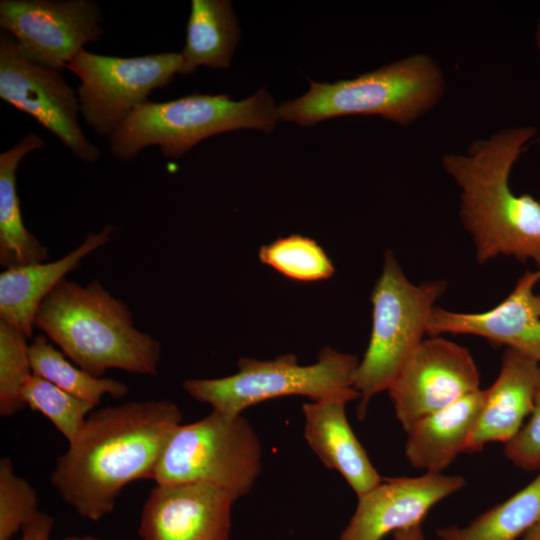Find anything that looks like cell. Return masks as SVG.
Listing matches in <instances>:
<instances>
[{
    "instance_id": "cell-1",
    "label": "cell",
    "mask_w": 540,
    "mask_h": 540,
    "mask_svg": "<svg viewBox=\"0 0 540 540\" xmlns=\"http://www.w3.org/2000/svg\"><path fill=\"white\" fill-rule=\"evenodd\" d=\"M179 406L167 399L127 401L93 410L58 457L51 484L82 518L109 515L129 483L153 479L175 430Z\"/></svg>"
},
{
    "instance_id": "cell-2",
    "label": "cell",
    "mask_w": 540,
    "mask_h": 540,
    "mask_svg": "<svg viewBox=\"0 0 540 540\" xmlns=\"http://www.w3.org/2000/svg\"><path fill=\"white\" fill-rule=\"evenodd\" d=\"M536 134L533 126L503 128L474 140L464 154L441 158L461 189V220L480 263L505 255L532 260L540 269V202L529 194H514L509 186L515 162Z\"/></svg>"
},
{
    "instance_id": "cell-3",
    "label": "cell",
    "mask_w": 540,
    "mask_h": 540,
    "mask_svg": "<svg viewBox=\"0 0 540 540\" xmlns=\"http://www.w3.org/2000/svg\"><path fill=\"white\" fill-rule=\"evenodd\" d=\"M34 328L95 377L109 369L158 372L160 342L138 330L128 305L98 281L82 285L63 278L40 304Z\"/></svg>"
},
{
    "instance_id": "cell-4",
    "label": "cell",
    "mask_w": 540,
    "mask_h": 540,
    "mask_svg": "<svg viewBox=\"0 0 540 540\" xmlns=\"http://www.w3.org/2000/svg\"><path fill=\"white\" fill-rule=\"evenodd\" d=\"M444 73L426 53L335 83L310 81L303 96L277 107L281 120L302 126L347 115H379L409 126L431 111L445 93Z\"/></svg>"
},
{
    "instance_id": "cell-5",
    "label": "cell",
    "mask_w": 540,
    "mask_h": 540,
    "mask_svg": "<svg viewBox=\"0 0 540 540\" xmlns=\"http://www.w3.org/2000/svg\"><path fill=\"white\" fill-rule=\"evenodd\" d=\"M278 119L274 99L265 89L240 101L226 94L198 93L166 102L147 101L108 137L109 151L114 158L129 161L144 148L157 145L163 156L179 158L216 134L242 128L272 132Z\"/></svg>"
},
{
    "instance_id": "cell-6",
    "label": "cell",
    "mask_w": 540,
    "mask_h": 540,
    "mask_svg": "<svg viewBox=\"0 0 540 540\" xmlns=\"http://www.w3.org/2000/svg\"><path fill=\"white\" fill-rule=\"evenodd\" d=\"M359 360L351 354L330 347L321 349L318 360L300 365L293 354L272 360L243 357L238 372L214 379H188L185 392L212 410L242 414L260 402L285 396H304L312 401L359 399L354 388V373Z\"/></svg>"
},
{
    "instance_id": "cell-7",
    "label": "cell",
    "mask_w": 540,
    "mask_h": 540,
    "mask_svg": "<svg viewBox=\"0 0 540 540\" xmlns=\"http://www.w3.org/2000/svg\"><path fill=\"white\" fill-rule=\"evenodd\" d=\"M445 288L443 281L411 283L392 251L385 253L382 273L371 294L369 343L354 373V388L360 396L358 418L366 416L372 397L387 391L422 343L435 302Z\"/></svg>"
},
{
    "instance_id": "cell-8",
    "label": "cell",
    "mask_w": 540,
    "mask_h": 540,
    "mask_svg": "<svg viewBox=\"0 0 540 540\" xmlns=\"http://www.w3.org/2000/svg\"><path fill=\"white\" fill-rule=\"evenodd\" d=\"M261 469V442L247 418L212 410L175 430L152 480L209 483L239 499L250 493Z\"/></svg>"
},
{
    "instance_id": "cell-9",
    "label": "cell",
    "mask_w": 540,
    "mask_h": 540,
    "mask_svg": "<svg viewBox=\"0 0 540 540\" xmlns=\"http://www.w3.org/2000/svg\"><path fill=\"white\" fill-rule=\"evenodd\" d=\"M81 80L77 89L80 114L96 134L110 137L157 88L181 74L180 53L164 52L117 57L80 51L68 64Z\"/></svg>"
},
{
    "instance_id": "cell-10",
    "label": "cell",
    "mask_w": 540,
    "mask_h": 540,
    "mask_svg": "<svg viewBox=\"0 0 540 540\" xmlns=\"http://www.w3.org/2000/svg\"><path fill=\"white\" fill-rule=\"evenodd\" d=\"M0 98L32 116L78 159L93 163L100 157L80 127L73 88L60 71L27 59L7 32L0 35Z\"/></svg>"
},
{
    "instance_id": "cell-11",
    "label": "cell",
    "mask_w": 540,
    "mask_h": 540,
    "mask_svg": "<svg viewBox=\"0 0 540 540\" xmlns=\"http://www.w3.org/2000/svg\"><path fill=\"white\" fill-rule=\"evenodd\" d=\"M100 6L91 0H1L0 26L23 55L62 71L104 34Z\"/></svg>"
},
{
    "instance_id": "cell-12",
    "label": "cell",
    "mask_w": 540,
    "mask_h": 540,
    "mask_svg": "<svg viewBox=\"0 0 540 540\" xmlns=\"http://www.w3.org/2000/svg\"><path fill=\"white\" fill-rule=\"evenodd\" d=\"M480 389L469 350L443 337L423 340L387 389L405 432L418 420Z\"/></svg>"
},
{
    "instance_id": "cell-13",
    "label": "cell",
    "mask_w": 540,
    "mask_h": 540,
    "mask_svg": "<svg viewBox=\"0 0 540 540\" xmlns=\"http://www.w3.org/2000/svg\"><path fill=\"white\" fill-rule=\"evenodd\" d=\"M234 498L204 482L156 484L140 514L141 540H230Z\"/></svg>"
},
{
    "instance_id": "cell-14",
    "label": "cell",
    "mask_w": 540,
    "mask_h": 540,
    "mask_svg": "<svg viewBox=\"0 0 540 540\" xmlns=\"http://www.w3.org/2000/svg\"><path fill=\"white\" fill-rule=\"evenodd\" d=\"M465 484L462 476L430 472L383 478L358 496L356 509L338 540H382L391 532L421 525L435 504Z\"/></svg>"
},
{
    "instance_id": "cell-15",
    "label": "cell",
    "mask_w": 540,
    "mask_h": 540,
    "mask_svg": "<svg viewBox=\"0 0 540 540\" xmlns=\"http://www.w3.org/2000/svg\"><path fill=\"white\" fill-rule=\"evenodd\" d=\"M540 269L527 271L511 294L494 308L480 313H462L435 308L427 334H470L496 345H505L540 364V293L533 292Z\"/></svg>"
},
{
    "instance_id": "cell-16",
    "label": "cell",
    "mask_w": 540,
    "mask_h": 540,
    "mask_svg": "<svg viewBox=\"0 0 540 540\" xmlns=\"http://www.w3.org/2000/svg\"><path fill=\"white\" fill-rule=\"evenodd\" d=\"M540 364L507 348L494 383L485 389L483 407L468 441L466 452L481 451L488 443H507L533 409Z\"/></svg>"
},
{
    "instance_id": "cell-17",
    "label": "cell",
    "mask_w": 540,
    "mask_h": 540,
    "mask_svg": "<svg viewBox=\"0 0 540 540\" xmlns=\"http://www.w3.org/2000/svg\"><path fill=\"white\" fill-rule=\"evenodd\" d=\"M346 404L338 399L304 403V438L321 462L337 471L358 497L383 478L355 436L347 420Z\"/></svg>"
},
{
    "instance_id": "cell-18",
    "label": "cell",
    "mask_w": 540,
    "mask_h": 540,
    "mask_svg": "<svg viewBox=\"0 0 540 540\" xmlns=\"http://www.w3.org/2000/svg\"><path fill=\"white\" fill-rule=\"evenodd\" d=\"M113 231L114 227L106 225L101 231L90 233L77 248L58 260L4 269L0 274V321L31 338L44 298L84 257L105 245Z\"/></svg>"
},
{
    "instance_id": "cell-19",
    "label": "cell",
    "mask_w": 540,
    "mask_h": 540,
    "mask_svg": "<svg viewBox=\"0 0 540 540\" xmlns=\"http://www.w3.org/2000/svg\"><path fill=\"white\" fill-rule=\"evenodd\" d=\"M484 398L485 390L479 389L414 423L406 431L405 456L409 464L441 473L460 453H465Z\"/></svg>"
},
{
    "instance_id": "cell-20",
    "label": "cell",
    "mask_w": 540,
    "mask_h": 540,
    "mask_svg": "<svg viewBox=\"0 0 540 540\" xmlns=\"http://www.w3.org/2000/svg\"><path fill=\"white\" fill-rule=\"evenodd\" d=\"M43 139L31 132L0 154V265L4 269L44 262L48 250L24 225L16 189L21 160L44 149Z\"/></svg>"
},
{
    "instance_id": "cell-21",
    "label": "cell",
    "mask_w": 540,
    "mask_h": 540,
    "mask_svg": "<svg viewBox=\"0 0 540 540\" xmlns=\"http://www.w3.org/2000/svg\"><path fill=\"white\" fill-rule=\"evenodd\" d=\"M240 30L228 0H192L186 40L180 53L182 75L200 65L214 69L230 66Z\"/></svg>"
},
{
    "instance_id": "cell-22",
    "label": "cell",
    "mask_w": 540,
    "mask_h": 540,
    "mask_svg": "<svg viewBox=\"0 0 540 540\" xmlns=\"http://www.w3.org/2000/svg\"><path fill=\"white\" fill-rule=\"evenodd\" d=\"M540 523V471L520 491L465 527L440 528V540H516Z\"/></svg>"
},
{
    "instance_id": "cell-23",
    "label": "cell",
    "mask_w": 540,
    "mask_h": 540,
    "mask_svg": "<svg viewBox=\"0 0 540 540\" xmlns=\"http://www.w3.org/2000/svg\"><path fill=\"white\" fill-rule=\"evenodd\" d=\"M29 356L33 374L95 406L105 395L121 399L128 393L129 388L125 383L112 378L95 377L77 365H72L44 334L36 335L29 344Z\"/></svg>"
},
{
    "instance_id": "cell-24",
    "label": "cell",
    "mask_w": 540,
    "mask_h": 540,
    "mask_svg": "<svg viewBox=\"0 0 540 540\" xmlns=\"http://www.w3.org/2000/svg\"><path fill=\"white\" fill-rule=\"evenodd\" d=\"M258 257L281 275L300 282L328 279L335 272L323 248L315 240L298 234L261 246Z\"/></svg>"
},
{
    "instance_id": "cell-25",
    "label": "cell",
    "mask_w": 540,
    "mask_h": 540,
    "mask_svg": "<svg viewBox=\"0 0 540 540\" xmlns=\"http://www.w3.org/2000/svg\"><path fill=\"white\" fill-rule=\"evenodd\" d=\"M21 397L26 406L48 418L68 443L78 435L96 407L35 374L23 385Z\"/></svg>"
},
{
    "instance_id": "cell-26",
    "label": "cell",
    "mask_w": 540,
    "mask_h": 540,
    "mask_svg": "<svg viewBox=\"0 0 540 540\" xmlns=\"http://www.w3.org/2000/svg\"><path fill=\"white\" fill-rule=\"evenodd\" d=\"M28 337L17 327L0 321V415L11 417L26 405L21 390L33 374Z\"/></svg>"
},
{
    "instance_id": "cell-27",
    "label": "cell",
    "mask_w": 540,
    "mask_h": 540,
    "mask_svg": "<svg viewBox=\"0 0 540 540\" xmlns=\"http://www.w3.org/2000/svg\"><path fill=\"white\" fill-rule=\"evenodd\" d=\"M38 510V497L32 485L15 473L10 458L0 460V540H12Z\"/></svg>"
},
{
    "instance_id": "cell-28",
    "label": "cell",
    "mask_w": 540,
    "mask_h": 540,
    "mask_svg": "<svg viewBox=\"0 0 540 540\" xmlns=\"http://www.w3.org/2000/svg\"><path fill=\"white\" fill-rule=\"evenodd\" d=\"M517 434L504 445L505 457L518 468L540 471V368L536 383L533 409Z\"/></svg>"
},
{
    "instance_id": "cell-29",
    "label": "cell",
    "mask_w": 540,
    "mask_h": 540,
    "mask_svg": "<svg viewBox=\"0 0 540 540\" xmlns=\"http://www.w3.org/2000/svg\"><path fill=\"white\" fill-rule=\"evenodd\" d=\"M54 519L46 512L39 511L21 530L18 540H50Z\"/></svg>"
},
{
    "instance_id": "cell-30",
    "label": "cell",
    "mask_w": 540,
    "mask_h": 540,
    "mask_svg": "<svg viewBox=\"0 0 540 540\" xmlns=\"http://www.w3.org/2000/svg\"><path fill=\"white\" fill-rule=\"evenodd\" d=\"M394 540H425L421 525L395 531Z\"/></svg>"
},
{
    "instance_id": "cell-31",
    "label": "cell",
    "mask_w": 540,
    "mask_h": 540,
    "mask_svg": "<svg viewBox=\"0 0 540 540\" xmlns=\"http://www.w3.org/2000/svg\"><path fill=\"white\" fill-rule=\"evenodd\" d=\"M522 540H540V523L527 531Z\"/></svg>"
},
{
    "instance_id": "cell-32",
    "label": "cell",
    "mask_w": 540,
    "mask_h": 540,
    "mask_svg": "<svg viewBox=\"0 0 540 540\" xmlns=\"http://www.w3.org/2000/svg\"><path fill=\"white\" fill-rule=\"evenodd\" d=\"M60 540H102L94 536L90 535H81V536H70L66 538H62Z\"/></svg>"
},
{
    "instance_id": "cell-33",
    "label": "cell",
    "mask_w": 540,
    "mask_h": 540,
    "mask_svg": "<svg viewBox=\"0 0 540 540\" xmlns=\"http://www.w3.org/2000/svg\"><path fill=\"white\" fill-rule=\"evenodd\" d=\"M535 43L540 53V19L537 21L536 28H535Z\"/></svg>"
}]
</instances>
